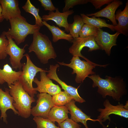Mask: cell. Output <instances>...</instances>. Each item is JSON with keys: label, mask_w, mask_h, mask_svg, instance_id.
<instances>
[{"label": "cell", "mask_w": 128, "mask_h": 128, "mask_svg": "<svg viewBox=\"0 0 128 128\" xmlns=\"http://www.w3.org/2000/svg\"><path fill=\"white\" fill-rule=\"evenodd\" d=\"M46 72L48 71L40 72V80L35 78L33 80L37 87L34 88V90L40 93H46L53 96L61 91L58 85L54 83L47 76Z\"/></svg>", "instance_id": "obj_12"}, {"label": "cell", "mask_w": 128, "mask_h": 128, "mask_svg": "<svg viewBox=\"0 0 128 128\" xmlns=\"http://www.w3.org/2000/svg\"><path fill=\"white\" fill-rule=\"evenodd\" d=\"M73 44L69 49V51L73 56H77L84 59L86 61H91L83 56L81 53L82 49L85 47L89 48V51H91L100 49L99 46L95 40V36H92L85 37H78L73 38Z\"/></svg>", "instance_id": "obj_8"}, {"label": "cell", "mask_w": 128, "mask_h": 128, "mask_svg": "<svg viewBox=\"0 0 128 128\" xmlns=\"http://www.w3.org/2000/svg\"><path fill=\"white\" fill-rule=\"evenodd\" d=\"M98 29L92 25L84 24L80 31L79 36L81 37L95 36L97 33Z\"/></svg>", "instance_id": "obj_28"}, {"label": "cell", "mask_w": 128, "mask_h": 128, "mask_svg": "<svg viewBox=\"0 0 128 128\" xmlns=\"http://www.w3.org/2000/svg\"><path fill=\"white\" fill-rule=\"evenodd\" d=\"M14 102L13 98L10 93L9 89H5L4 91L0 87V111L1 112L0 119H3L4 122L7 123V115L6 112L8 110L11 109L15 114H18V112L13 105Z\"/></svg>", "instance_id": "obj_15"}, {"label": "cell", "mask_w": 128, "mask_h": 128, "mask_svg": "<svg viewBox=\"0 0 128 128\" xmlns=\"http://www.w3.org/2000/svg\"><path fill=\"white\" fill-rule=\"evenodd\" d=\"M58 125L60 128H81V127L80 125L69 118L58 124Z\"/></svg>", "instance_id": "obj_31"}, {"label": "cell", "mask_w": 128, "mask_h": 128, "mask_svg": "<svg viewBox=\"0 0 128 128\" xmlns=\"http://www.w3.org/2000/svg\"><path fill=\"white\" fill-rule=\"evenodd\" d=\"M38 1L44 8V10L53 11L56 10V8L54 6L51 0H38Z\"/></svg>", "instance_id": "obj_32"}, {"label": "cell", "mask_w": 128, "mask_h": 128, "mask_svg": "<svg viewBox=\"0 0 128 128\" xmlns=\"http://www.w3.org/2000/svg\"><path fill=\"white\" fill-rule=\"evenodd\" d=\"M8 43V40L4 31L0 36V60L4 59L7 57L6 49Z\"/></svg>", "instance_id": "obj_29"}, {"label": "cell", "mask_w": 128, "mask_h": 128, "mask_svg": "<svg viewBox=\"0 0 128 128\" xmlns=\"http://www.w3.org/2000/svg\"><path fill=\"white\" fill-rule=\"evenodd\" d=\"M113 0H88V2L91 3L96 9H100L101 7L105 4H109Z\"/></svg>", "instance_id": "obj_33"}, {"label": "cell", "mask_w": 128, "mask_h": 128, "mask_svg": "<svg viewBox=\"0 0 128 128\" xmlns=\"http://www.w3.org/2000/svg\"><path fill=\"white\" fill-rule=\"evenodd\" d=\"M29 53L33 52L43 64L48 62L49 59H55L57 55L52 43L48 37L38 32L33 35L32 41L28 48Z\"/></svg>", "instance_id": "obj_4"}, {"label": "cell", "mask_w": 128, "mask_h": 128, "mask_svg": "<svg viewBox=\"0 0 128 128\" xmlns=\"http://www.w3.org/2000/svg\"><path fill=\"white\" fill-rule=\"evenodd\" d=\"M8 86L9 93L14 102L13 105L17 111L18 114L23 118H28L31 115V104L36 101L34 97L23 89L18 81Z\"/></svg>", "instance_id": "obj_2"}, {"label": "cell", "mask_w": 128, "mask_h": 128, "mask_svg": "<svg viewBox=\"0 0 128 128\" xmlns=\"http://www.w3.org/2000/svg\"><path fill=\"white\" fill-rule=\"evenodd\" d=\"M59 66L58 64L55 65H50L49 70L48 71V73L47 75V76L50 79L54 80L58 82L64 91L68 93L75 101L79 103L85 102V100L79 94L78 91V88L68 85L59 78L57 73L56 70L57 68Z\"/></svg>", "instance_id": "obj_11"}, {"label": "cell", "mask_w": 128, "mask_h": 128, "mask_svg": "<svg viewBox=\"0 0 128 128\" xmlns=\"http://www.w3.org/2000/svg\"><path fill=\"white\" fill-rule=\"evenodd\" d=\"M68 64L62 62L58 63L60 65L68 67L73 69L72 74H76L75 80L77 83L83 82L86 78L90 75L95 74L92 71L96 66L105 67L107 65H101L92 62H89L82 60L78 56H73Z\"/></svg>", "instance_id": "obj_5"}, {"label": "cell", "mask_w": 128, "mask_h": 128, "mask_svg": "<svg viewBox=\"0 0 128 128\" xmlns=\"http://www.w3.org/2000/svg\"><path fill=\"white\" fill-rule=\"evenodd\" d=\"M120 128H123V127H121Z\"/></svg>", "instance_id": "obj_35"}, {"label": "cell", "mask_w": 128, "mask_h": 128, "mask_svg": "<svg viewBox=\"0 0 128 128\" xmlns=\"http://www.w3.org/2000/svg\"><path fill=\"white\" fill-rule=\"evenodd\" d=\"M0 4L2 14L6 21L21 15L18 0H0Z\"/></svg>", "instance_id": "obj_16"}, {"label": "cell", "mask_w": 128, "mask_h": 128, "mask_svg": "<svg viewBox=\"0 0 128 128\" xmlns=\"http://www.w3.org/2000/svg\"><path fill=\"white\" fill-rule=\"evenodd\" d=\"M37 96L38 99L37 104L31 109V114L34 117L47 118L51 109L54 106L52 101V97L46 93H40Z\"/></svg>", "instance_id": "obj_10"}, {"label": "cell", "mask_w": 128, "mask_h": 128, "mask_svg": "<svg viewBox=\"0 0 128 128\" xmlns=\"http://www.w3.org/2000/svg\"><path fill=\"white\" fill-rule=\"evenodd\" d=\"M104 109L99 108L98 110L100 112V115L97 117V120L99 123L104 128H106L103 124V122L108 120L110 121V118L109 116L112 114L123 117L126 119L128 118V102L127 101L125 105L119 104L116 105L111 104L108 99L106 100L104 102Z\"/></svg>", "instance_id": "obj_7"}, {"label": "cell", "mask_w": 128, "mask_h": 128, "mask_svg": "<svg viewBox=\"0 0 128 128\" xmlns=\"http://www.w3.org/2000/svg\"><path fill=\"white\" fill-rule=\"evenodd\" d=\"M43 25L46 26L51 33L52 36V41L54 42L59 40L63 39L72 42L73 38L70 34H67L64 31L57 27L51 25L46 22L43 21L42 22Z\"/></svg>", "instance_id": "obj_22"}, {"label": "cell", "mask_w": 128, "mask_h": 128, "mask_svg": "<svg viewBox=\"0 0 128 128\" xmlns=\"http://www.w3.org/2000/svg\"><path fill=\"white\" fill-rule=\"evenodd\" d=\"M74 13L73 10L60 12L58 8H56L55 12L49 11L48 15H43L41 18L43 21L46 22L50 20L54 21L60 27L64 28L65 31L69 32V31L67 18L69 15Z\"/></svg>", "instance_id": "obj_14"}, {"label": "cell", "mask_w": 128, "mask_h": 128, "mask_svg": "<svg viewBox=\"0 0 128 128\" xmlns=\"http://www.w3.org/2000/svg\"><path fill=\"white\" fill-rule=\"evenodd\" d=\"M9 21L11 28L7 31H4L5 34L14 40L17 45L24 42L28 35H33L39 32L41 27L36 24H30L21 15L12 18Z\"/></svg>", "instance_id": "obj_3"}, {"label": "cell", "mask_w": 128, "mask_h": 128, "mask_svg": "<svg viewBox=\"0 0 128 128\" xmlns=\"http://www.w3.org/2000/svg\"><path fill=\"white\" fill-rule=\"evenodd\" d=\"M88 77L93 81L92 87H98V92L103 98L109 96L119 102L126 93L125 85L123 79L108 76L105 77V79H103L99 75L96 74Z\"/></svg>", "instance_id": "obj_1"}, {"label": "cell", "mask_w": 128, "mask_h": 128, "mask_svg": "<svg viewBox=\"0 0 128 128\" xmlns=\"http://www.w3.org/2000/svg\"><path fill=\"white\" fill-rule=\"evenodd\" d=\"M74 21L72 23H69L70 34L73 38L79 37V34L84 24L81 16L75 15L73 17Z\"/></svg>", "instance_id": "obj_24"}, {"label": "cell", "mask_w": 128, "mask_h": 128, "mask_svg": "<svg viewBox=\"0 0 128 128\" xmlns=\"http://www.w3.org/2000/svg\"><path fill=\"white\" fill-rule=\"evenodd\" d=\"M81 16L84 23L92 25L98 28L107 27L113 31H116L115 26L107 23L104 19L93 17L90 18L84 14H81Z\"/></svg>", "instance_id": "obj_23"}, {"label": "cell", "mask_w": 128, "mask_h": 128, "mask_svg": "<svg viewBox=\"0 0 128 128\" xmlns=\"http://www.w3.org/2000/svg\"><path fill=\"white\" fill-rule=\"evenodd\" d=\"M64 2L65 5L63 9V12L69 10L70 8L75 6L87 4L88 0H65Z\"/></svg>", "instance_id": "obj_30"}, {"label": "cell", "mask_w": 128, "mask_h": 128, "mask_svg": "<svg viewBox=\"0 0 128 128\" xmlns=\"http://www.w3.org/2000/svg\"><path fill=\"white\" fill-rule=\"evenodd\" d=\"M22 71H16L8 64H5L3 68H0V84L7 82L8 86L18 81Z\"/></svg>", "instance_id": "obj_19"}, {"label": "cell", "mask_w": 128, "mask_h": 128, "mask_svg": "<svg viewBox=\"0 0 128 128\" xmlns=\"http://www.w3.org/2000/svg\"><path fill=\"white\" fill-rule=\"evenodd\" d=\"M120 34L117 32L114 34H111L101 28H98L97 33L95 36V40L101 49L104 50L109 56L112 47L117 45V39Z\"/></svg>", "instance_id": "obj_13"}, {"label": "cell", "mask_w": 128, "mask_h": 128, "mask_svg": "<svg viewBox=\"0 0 128 128\" xmlns=\"http://www.w3.org/2000/svg\"><path fill=\"white\" fill-rule=\"evenodd\" d=\"M52 97V101L54 106L65 105L73 100L70 96L65 91H61Z\"/></svg>", "instance_id": "obj_26"}, {"label": "cell", "mask_w": 128, "mask_h": 128, "mask_svg": "<svg viewBox=\"0 0 128 128\" xmlns=\"http://www.w3.org/2000/svg\"><path fill=\"white\" fill-rule=\"evenodd\" d=\"M5 35L9 41V43L6 49V53L10 56L9 60L12 68L16 70L18 69L21 70L22 68L21 59L24 56L25 48L28 45L25 44L23 48L19 47L15 42L10 37Z\"/></svg>", "instance_id": "obj_9"}, {"label": "cell", "mask_w": 128, "mask_h": 128, "mask_svg": "<svg viewBox=\"0 0 128 128\" xmlns=\"http://www.w3.org/2000/svg\"><path fill=\"white\" fill-rule=\"evenodd\" d=\"M2 8L0 4V23L2 22L4 19L2 14Z\"/></svg>", "instance_id": "obj_34"}, {"label": "cell", "mask_w": 128, "mask_h": 128, "mask_svg": "<svg viewBox=\"0 0 128 128\" xmlns=\"http://www.w3.org/2000/svg\"><path fill=\"white\" fill-rule=\"evenodd\" d=\"M115 20L118 23L115 26L116 31L126 36L128 34V1L127 0L123 10H118L115 15Z\"/></svg>", "instance_id": "obj_20"}, {"label": "cell", "mask_w": 128, "mask_h": 128, "mask_svg": "<svg viewBox=\"0 0 128 128\" xmlns=\"http://www.w3.org/2000/svg\"><path fill=\"white\" fill-rule=\"evenodd\" d=\"M122 4L123 2L121 1L114 0L101 10L93 13L87 14L86 15L88 17L106 18L111 21L114 26H116L117 24L115 18V13L118 8Z\"/></svg>", "instance_id": "obj_17"}, {"label": "cell", "mask_w": 128, "mask_h": 128, "mask_svg": "<svg viewBox=\"0 0 128 128\" xmlns=\"http://www.w3.org/2000/svg\"><path fill=\"white\" fill-rule=\"evenodd\" d=\"M33 120L37 125L36 128H60L54 122L47 118L40 116L34 117Z\"/></svg>", "instance_id": "obj_27"}, {"label": "cell", "mask_w": 128, "mask_h": 128, "mask_svg": "<svg viewBox=\"0 0 128 128\" xmlns=\"http://www.w3.org/2000/svg\"><path fill=\"white\" fill-rule=\"evenodd\" d=\"M26 12L31 14L35 17V24L41 27L43 26L41 18L39 14V9L36 8L31 3L30 0H27L25 4L22 7Z\"/></svg>", "instance_id": "obj_25"}, {"label": "cell", "mask_w": 128, "mask_h": 128, "mask_svg": "<svg viewBox=\"0 0 128 128\" xmlns=\"http://www.w3.org/2000/svg\"><path fill=\"white\" fill-rule=\"evenodd\" d=\"M69 111L65 105L58 106L55 105L51 109L47 118L52 121L60 123L68 118Z\"/></svg>", "instance_id": "obj_21"}, {"label": "cell", "mask_w": 128, "mask_h": 128, "mask_svg": "<svg viewBox=\"0 0 128 128\" xmlns=\"http://www.w3.org/2000/svg\"><path fill=\"white\" fill-rule=\"evenodd\" d=\"M24 55L26 58V62L22 63V72L18 81L29 94L34 97L37 93L32 86L34 78L38 72L47 71L35 65L31 60L28 54H26Z\"/></svg>", "instance_id": "obj_6"}, {"label": "cell", "mask_w": 128, "mask_h": 128, "mask_svg": "<svg viewBox=\"0 0 128 128\" xmlns=\"http://www.w3.org/2000/svg\"><path fill=\"white\" fill-rule=\"evenodd\" d=\"M75 102L74 100H72L65 105L71 114V119L77 123H82L86 128H89L87 124V121L90 120L93 122L98 121L97 119H91L90 116L87 115L83 112L76 105Z\"/></svg>", "instance_id": "obj_18"}]
</instances>
